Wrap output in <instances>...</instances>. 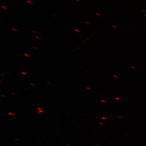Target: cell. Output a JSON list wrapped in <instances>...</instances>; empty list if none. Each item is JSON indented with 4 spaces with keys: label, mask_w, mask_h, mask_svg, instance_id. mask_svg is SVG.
<instances>
[{
    "label": "cell",
    "mask_w": 146,
    "mask_h": 146,
    "mask_svg": "<svg viewBox=\"0 0 146 146\" xmlns=\"http://www.w3.org/2000/svg\"><path fill=\"white\" fill-rule=\"evenodd\" d=\"M24 55L25 56H26V57H29L30 56L29 54H28L27 53L24 54Z\"/></svg>",
    "instance_id": "6da1fadb"
},
{
    "label": "cell",
    "mask_w": 146,
    "mask_h": 146,
    "mask_svg": "<svg viewBox=\"0 0 146 146\" xmlns=\"http://www.w3.org/2000/svg\"><path fill=\"white\" fill-rule=\"evenodd\" d=\"M27 2L29 3L30 4H33V2H31V1H30V0H27Z\"/></svg>",
    "instance_id": "7a4b0ae2"
},
{
    "label": "cell",
    "mask_w": 146,
    "mask_h": 146,
    "mask_svg": "<svg viewBox=\"0 0 146 146\" xmlns=\"http://www.w3.org/2000/svg\"><path fill=\"white\" fill-rule=\"evenodd\" d=\"M21 74H22L24 75H27V74L25 72H21Z\"/></svg>",
    "instance_id": "3957f363"
},
{
    "label": "cell",
    "mask_w": 146,
    "mask_h": 146,
    "mask_svg": "<svg viewBox=\"0 0 146 146\" xmlns=\"http://www.w3.org/2000/svg\"><path fill=\"white\" fill-rule=\"evenodd\" d=\"M1 7L2 8L4 9H7L6 7L4 5H2L1 6Z\"/></svg>",
    "instance_id": "277c9868"
},
{
    "label": "cell",
    "mask_w": 146,
    "mask_h": 146,
    "mask_svg": "<svg viewBox=\"0 0 146 146\" xmlns=\"http://www.w3.org/2000/svg\"><path fill=\"white\" fill-rule=\"evenodd\" d=\"M12 30L14 31H18V30H17L16 29L14 28H12Z\"/></svg>",
    "instance_id": "5b68a950"
},
{
    "label": "cell",
    "mask_w": 146,
    "mask_h": 146,
    "mask_svg": "<svg viewBox=\"0 0 146 146\" xmlns=\"http://www.w3.org/2000/svg\"><path fill=\"white\" fill-rule=\"evenodd\" d=\"M9 115H14V114H13V113H12V112H9L8 113Z\"/></svg>",
    "instance_id": "8992f818"
},
{
    "label": "cell",
    "mask_w": 146,
    "mask_h": 146,
    "mask_svg": "<svg viewBox=\"0 0 146 146\" xmlns=\"http://www.w3.org/2000/svg\"><path fill=\"white\" fill-rule=\"evenodd\" d=\"M35 38H36V39H39V40H40V39H40V37H38V36H35Z\"/></svg>",
    "instance_id": "52a82bcc"
},
{
    "label": "cell",
    "mask_w": 146,
    "mask_h": 146,
    "mask_svg": "<svg viewBox=\"0 0 146 146\" xmlns=\"http://www.w3.org/2000/svg\"><path fill=\"white\" fill-rule=\"evenodd\" d=\"M30 85H31V86H36V85H35V84H33V83H30Z\"/></svg>",
    "instance_id": "ba28073f"
},
{
    "label": "cell",
    "mask_w": 146,
    "mask_h": 146,
    "mask_svg": "<svg viewBox=\"0 0 146 146\" xmlns=\"http://www.w3.org/2000/svg\"><path fill=\"white\" fill-rule=\"evenodd\" d=\"M75 31H76L78 32V33L80 32V31L78 29H75Z\"/></svg>",
    "instance_id": "9c48e42d"
},
{
    "label": "cell",
    "mask_w": 146,
    "mask_h": 146,
    "mask_svg": "<svg viewBox=\"0 0 146 146\" xmlns=\"http://www.w3.org/2000/svg\"><path fill=\"white\" fill-rule=\"evenodd\" d=\"M11 95H14V96H16V94H15V93H11Z\"/></svg>",
    "instance_id": "30bf717a"
},
{
    "label": "cell",
    "mask_w": 146,
    "mask_h": 146,
    "mask_svg": "<svg viewBox=\"0 0 146 146\" xmlns=\"http://www.w3.org/2000/svg\"><path fill=\"white\" fill-rule=\"evenodd\" d=\"M33 48L34 49H35V50H38V48H36V47H33Z\"/></svg>",
    "instance_id": "8fae6325"
},
{
    "label": "cell",
    "mask_w": 146,
    "mask_h": 146,
    "mask_svg": "<svg viewBox=\"0 0 146 146\" xmlns=\"http://www.w3.org/2000/svg\"><path fill=\"white\" fill-rule=\"evenodd\" d=\"M33 33H35V34H37V32L35 31H33Z\"/></svg>",
    "instance_id": "7c38bea8"
},
{
    "label": "cell",
    "mask_w": 146,
    "mask_h": 146,
    "mask_svg": "<svg viewBox=\"0 0 146 146\" xmlns=\"http://www.w3.org/2000/svg\"><path fill=\"white\" fill-rule=\"evenodd\" d=\"M37 109H38V110H42V109H41V108H37Z\"/></svg>",
    "instance_id": "4fadbf2b"
},
{
    "label": "cell",
    "mask_w": 146,
    "mask_h": 146,
    "mask_svg": "<svg viewBox=\"0 0 146 146\" xmlns=\"http://www.w3.org/2000/svg\"><path fill=\"white\" fill-rule=\"evenodd\" d=\"M1 96L2 97H4V98H6V96H4V95H2Z\"/></svg>",
    "instance_id": "5bb4252c"
},
{
    "label": "cell",
    "mask_w": 146,
    "mask_h": 146,
    "mask_svg": "<svg viewBox=\"0 0 146 146\" xmlns=\"http://www.w3.org/2000/svg\"><path fill=\"white\" fill-rule=\"evenodd\" d=\"M52 16H53V17H56V16H55V15H53V14H52Z\"/></svg>",
    "instance_id": "9a60e30c"
},
{
    "label": "cell",
    "mask_w": 146,
    "mask_h": 146,
    "mask_svg": "<svg viewBox=\"0 0 146 146\" xmlns=\"http://www.w3.org/2000/svg\"><path fill=\"white\" fill-rule=\"evenodd\" d=\"M76 1H77L79 2V0H76Z\"/></svg>",
    "instance_id": "2e32d148"
}]
</instances>
